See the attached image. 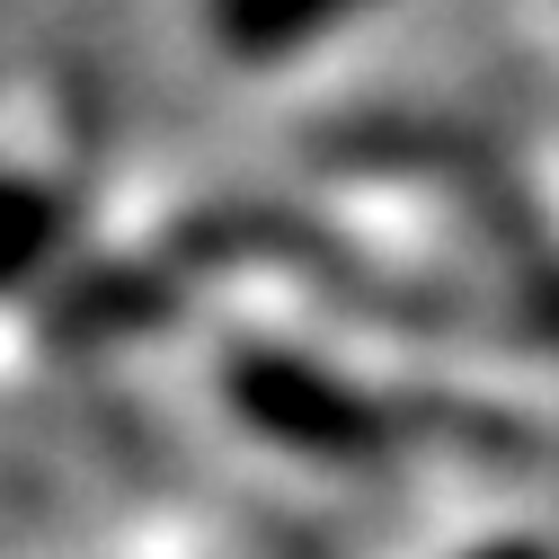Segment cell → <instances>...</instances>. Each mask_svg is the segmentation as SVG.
Here are the masks:
<instances>
[{"instance_id": "obj_1", "label": "cell", "mask_w": 559, "mask_h": 559, "mask_svg": "<svg viewBox=\"0 0 559 559\" xmlns=\"http://www.w3.org/2000/svg\"><path fill=\"white\" fill-rule=\"evenodd\" d=\"M223 391L266 444H285L302 462H373L382 436H391L382 408L346 373H329L311 356H285V346H240L223 365Z\"/></svg>"}, {"instance_id": "obj_2", "label": "cell", "mask_w": 559, "mask_h": 559, "mask_svg": "<svg viewBox=\"0 0 559 559\" xmlns=\"http://www.w3.org/2000/svg\"><path fill=\"white\" fill-rule=\"evenodd\" d=\"M356 10H373V0H204V27H214L223 53L266 62V53H294L329 27H346Z\"/></svg>"}, {"instance_id": "obj_3", "label": "cell", "mask_w": 559, "mask_h": 559, "mask_svg": "<svg viewBox=\"0 0 559 559\" xmlns=\"http://www.w3.org/2000/svg\"><path fill=\"white\" fill-rule=\"evenodd\" d=\"M53 231H62L53 195H36V187H0V285H10V275H27V266L45 258Z\"/></svg>"}, {"instance_id": "obj_4", "label": "cell", "mask_w": 559, "mask_h": 559, "mask_svg": "<svg viewBox=\"0 0 559 559\" xmlns=\"http://www.w3.org/2000/svg\"><path fill=\"white\" fill-rule=\"evenodd\" d=\"M462 559H559V550L533 542V533H507V542H479V550H462Z\"/></svg>"}]
</instances>
